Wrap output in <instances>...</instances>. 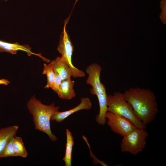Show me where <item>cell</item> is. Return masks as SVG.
Returning <instances> with one entry per match:
<instances>
[{
	"label": "cell",
	"instance_id": "cell-1",
	"mask_svg": "<svg viewBox=\"0 0 166 166\" xmlns=\"http://www.w3.org/2000/svg\"><path fill=\"white\" fill-rule=\"evenodd\" d=\"M27 108L33 116L35 129L46 133L51 141H57V137L51 131L50 121L52 115L58 111L60 107L56 106L54 103L44 105L33 96L27 103Z\"/></svg>",
	"mask_w": 166,
	"mask_h": 166
},
{
	"label": "cell",
	"instance_id": "cell-2",
	"mask_svg": "<svg viewBox=\"0 0 166 166\" xmlns=\"http://www.w3.org/2000/svg\"><path fill=\"white\" fill-rule=\"evenodd\" d=\"M101 70V66L97 63H93L89 65L86 69L88 75L86 83L91 86L90 93L96 95L98 101L99 110L96 117V121L99 124L104 125L107 121L105 116L108 111L107 95L105 86L100 80Z\"/></svg>",
	"mask_w": 166,
	"mask_h": 166
},
{
	"label": "cell",
	"instance_id": "cell-3",
	"mask_svg": "<svg viewBox=\"0 0 166 166\" xmlns=\"http://www.w3.org/2000/svg\"><path fill=\"white\" fill-rule=\"evenodd\" d=\"M108 111L125 117L130 121L138 128L145 129L144 124L136 117L133 109L125 99L123 93L115 92L113 94L107 95Z\"/></svg>",
	"mask_w": 166,
	"mask_h": 166
},
{
	"label": "cell",
	"instance_id": "cell-4",
	"mask_svg": "<svg viewBox=\"0 0 166 166\" xmlns=\"http://www.w3.org/2000/svg\"><path fill=\"white\" fill-rule=\"evenodd\" d=\"M123 93L126 101L132 106L135 116L140 111L156 101L153 92L148 89L131 88Z\"/></svg>",
	"mask_w": 166,
	"mask_h": 166
},
{
	"label": "cell",
	"instance_id": "cell-5",
	"mask_svg": "<svg viewBox=\"0 0 166 166\" xmlns=\"http://www.w3.org/2000/svg\"><path fill=\"white\" fill-rule=\"evenodd\" d=\"M145 129L136 128L123 136L120 144L121 151L134 155L142 152L146 146V139L148 135Z\"/></svg>",
	"mask_w": 166,
	"mask_h": 166
},
{
	"label": "cell",
	"instance_id": "cell-6",
	"mask_svg": "<svg viewBox=\"0 0 166 166\" xmlns=\"http://www.w3.org/2000/svg\"><path fill=\"white\" fill-rule=\"evenodd\" d=\"M66 24L67 22H66L57 47V50L71 68L72 73V77L74 78L84 77L85 75V73L75 67L72 62L73 46L66 30Z\"/></svg>",
	"mask_w": 166,
	"mask_h": 166
},
{
	"label": "cell",
	"instance_id": "cell-7",
	"mask_svg": "<svg viewBox=\"0 0 166 166\" xmlns=\"http://www.w3.org/2000/svg\"><path fill=\"white\" fill-rule=\"evenodd\" d=\"M105 117L111 130L123 137L137 128L127 118L111 112L107 111Z\"/></svg>",
	"mask_w": 166,
	"mask_h": 166
},
{
	"label": "cell",
	"instance_id": "cell-8",
	"mask_svg": "<svg viewBox=\"0 0 166 166\" xmlns=\"http://www.w3.org/2000/svg\"><path fill=\"white\" fill-rule=\"evenodd\" d=\"M92 103L90 99L88 97L81 98L79 104L75 107L69 110L63 112L57 111L52 116L51 120L57 122H62L65 119L79 111L83 110H89L92 108Z\"/></svg>",
	"mask_w": 166,
	"mask_h": 166
},
{
	"label": "cell",
	"instance_id": "cell-9",
	"mask_svg": "<svg viewBox=\"0 0 166 166\" xmlns=\"http://www.w3.org/2000/svg\"><path fill=\"white\" fill-rule=\"evenodd\" d=\"M31 49V47L28 45H22L17 42L10 43L0 40V52H6L14 54L17 53L18 50H20L26 52L29 56L32 55H36L47 62L49 61V60L43 57L40 54L34 53L32 52Z\"/></svg>",
	"mask_w": 166,
	"mask_h": 166
},
{
	"label": "cell",
	"instance_id": "cell-10",
	"mask_svg": "<svg viewBox=\"0 0 166 166\" xmlns=\"http://www.w3.org/2000/svg\"><path fill=\"white\" fill-rule=\"evenodd\" d=\"M48 65L59 74L62 81L71 78L72 77L71 68L61 56L57 57L51 61Z\"/></svg>",
	"mask_w": 166,
	"mask_h": 166
},
{
	"label": "cell",
	"instance_id": "cell-11",
	"mask_svg": "<svg viewBox=\"0 0 166 166\" xmlns=\"http://www.w3.org/2000/svg\"><path fill=\"white\" fill-rule=\"evenodd\" d=\"M75 81L71 78L63 80L56 93L60 98L70 100L76 96V93L74 89Z\"/></svg>",
	"mask_w": 166,
	"mask_h": 166
},
{
	"label": "cell",
	"instance_id": "cell-12",
	"mask_svg": "<svg viewBox=\"0 0 166 166\" xmlns=\"http://www.w3.org/2000/svg\"><path fill=\"white\" fill-rule=\"evenodd\" d=\"M18 128V126L15 125L0 129V153L9 140L16 135Z\"/></svg>",
	"mask_w": 166,
	"mask_h": 166
},
{
	"label": "cell",
	"instance_id": "cell-13",
	"mask_svg": "<svg viewBox=\"0 0 166 166\" xmlns=\"http://www.w3.org/2000/svg\"><path fill=\"white\" fill-rule=\"evenodd\" d=\"M66 143L65 153L63 160L65 163V166H72V156L73 147L74 144L73 137L69 129L66 130Z\"/></svg>",
	"mask_w": 166,
	"mask_h": 166
},
{
	"label": "cell",
	"instance_id": "cell-14",
	"mask_svg": "<svg viewBox=\"0 0 166 166\" xmlns=\"http://www.w3.org/2000/svg\"><path fill=\"white\" fill-rule=\"evenodd\" d=\"M12 146L16 156L27 157L28 153L21 137L15 136L13 139Z\"/></svg>",
	"mask_w": 166,
	"mask_h": 166
},
{
	"label": "cell",
	"instance_id": "cell-15",
	"mask_svg": "<svg viewBox=\"0 0 166 166\" xmlns=\"http://www.w3.org/2000/svg\"><path fill=\"white\" fill-rule=\"evenodd\" d=\"M42 74L45 75L47 78V82L45 88H51L55 77L54 71L48 64L45 63L43 65Z\"/></svg>",
	"mask_w": 166,
	"mask_h": 166
},
{
	"label": "cell",
	"instance_id": "cell-16",
	"mask_svg": "<svg viewBox=\"0 0 166 166\" xmlns=\"http://www.w3.org/2000/svg\"><path fill=\"white\" fill-rule=\"evenodd\" d=\"M13 138L9 140L3 150L0 153V158L16 156L12 146Z\"/></svg>",
	"mask_w": 166,
	"mask_h": 166
},
{
	"label": "cell",
	"instance_id": "cell-17",
	"mask_svg": "<svg viewBox=\"0 0 166 166\" xmlns=\"http://www.w3.org/2000/svg\"><path fill=\"white\" fill-rule=\"evenodd\" d=\"M55 72V74L51 89L56 93L62 81V78L57 72Z\"/></svg>",
	"mask_w": 166,
	"mask_h": 166
},
{
	"label": "cell",
	"instance_id": "cell-18",
	"mask_svg": "<svg viewBox=\"0 0 166 166\" xmlns=\"http://www.w3.org/2000/svg\"><path fill=\"white\" fill-rule=\"evenodd\" d=\"M160 6L162 10V17L161 19L163 21H165V16L166 11V0H162L160 2Z\"/></svg>",
	"mask_w": 166,
	"mask_h": 166
},
{
	"label": "cell",
	"instance_id": "cell-19",
	"mask_svg": "<svg viewBox=\"0 0 166 166\" xmlns=\"http://www.w3.org/2000/svg\"><path fill=\"white\" fill-rule=\"evenodd\" d=\"M10 83V81L7 79H0V85H7Z\"/></svg>",
	"mask_w": 166,
	"mask_h": 166
},
{
	"label": "cell",
	"instance_id": "cell-20",
	"mask_svg": "<svg viewBox=\"0 0 166 166\" xmlns=\"http://www.w3.org/2000/svg\"></svg>",
	"mask_w": 166,
	"mask_h": 166
}]
</instances>
